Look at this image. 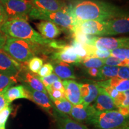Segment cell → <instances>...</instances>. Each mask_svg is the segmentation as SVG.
Returning a JSON list of instances; mask_svg holds the SVG:
<instances>
[{"instance_id": "obj_1", "label": "cell", "mask_w": 129, "mask_h": 129, "mask_svg": "<svg viewBox=\"0 0 129 129\" xmlns=\"http://www.w3.org/2000/svg\"><path fill=\"white\" fill-rule=\"evenodd\" d=\"M68 11L75 22L108 21L129 15L128 13L109 3L98 0H83L68 6Z\"/></svg>"}, {"instance_id": "obj_2", "label": "cell", "mask_w": 129, "mask_h": 129, "mask_svg": "<svg viewBox=\"0 0 129 129\" xmlns=\"http://www.w3.org/2000/svg\"><path fill=\"white\" fill-rule=\"evenodd\" d=\"M0 30L7 37L43 46L48 45L52 41L44 38L32 28L26 20L22 19L7 20L0 27Z\"/></svg>"}, {"instance_id": "obj_3", "label": "cell", "mask_w": 129, "mask_h": 129, "mask_svg": "<svg viewBox=\"0 0 129 129\" xmlns=\"http://www.w3.org/2000/svg\"><path fill=\"white\" fill-rule=\"evenodd\" d=\"M87 122L97 129H117L129 122V116L120 109L96 111L86 120Z\"/></svg>"}, {"instance_id": "obj_4", "label": "cell", "mask_w": 129, "mask_h": 129, "mask_svg": "<svg viewBox=\"0 0 129 129\" xmlns=\"http://www.w3.org/2000/svg\"><path fill=\"white\" fill-rule=\"evenodd\" d=\"M38 45L17 38H8L2 49L14 60L27 62L34 57L38 51Z\"/></svg>"}, {"instance_id": "obj_5", "label": "cell", "mask_w": 129, "mask_h": 129, "mask_svg": "<svg viewBox=\"0 0 129 129\" xmlns=\"http://www.w3.org/2000/svg\"><path fill=\"white\" fill-rule=\"evenodd\" d=\"M29 17L33 19L49 21L56 25L72 30L75 25V20L71 16L68 7L59 12H47L33 7L29 14Z\"/></svg>"}, {"instance_id": "obj_6", "label": "cell", "mask_w": 129, "mask_h": 129, "mask_svg": "<svg viewBox=\"0 0 129 129\" xmlns=\"http://www.w3.org/2000/svg\"><path fill=\"white\" fill-rule=\"evenodd\" d=\"M4 7L8 20L15 19H28L29 14L34 7L30 1L26 0H0Z\"/></svg>"}, {"instance_id": "obj_7", "label": "cell", "mask_w": 129, "mask_h": 129, "mask_svg": "<svg viewBox=\"0 0 129 129\" xmlns=\"http://www.w3.org/2000/svg\"><path fill=\"white\" fill-rule=\"evenodd\" d=\"M106 22L97 20L78 21L76 22L71 31L72 33L79 32L85 34L100 37H102L104 32Z\"/></svg>"}, {"instance_id": "obj_8", "label": "cell", "mask_w": 129, "mask_h": 129, "mask_svg": "<svg viewBox=\"0 0 129 129\" xmlns=\"http://www.w3.org/2000/svg\"><path fill=\"white\" fill-rule=\"evenodd\" d=\"M127 33H129V15L106 21L102 37Z\"/></svg>"}, {"instance_id": "obj_9", "label": "cell", "mask_w": 129, "mask_h": 129, "mask_svg": "<svg viewBox=\"0 0 129 129\" xmlns=\"http://www.w3.org/2000/svg\"><path fill=\"white\" fill-rule=\"evenodd\" d=\"M93 46L98 49L110 51L118 48H129V38L97 37Z\"/></svg>"}, {"instance_id": "obj_10", "label": "cell", "mask_w": 129, "mask_h": 129, "mask_svg": "<svg viewBox=\"0 0 129 129\" xmlns=\"http://www.w3.org/2000/svg\"><path fill=\"white\" fill-rule=\"evenodd\" d=\"M22 68V64L19 62L13 59L3 50L0 49V72L17 76Z\"/></svg>"}, {"instance_id": "obj_11", "label": "cell", "mask_w": 129, "mask_h": 129, "mask_svg": "<svg viewBox=\"0 0 129 129\" xmlns=\"http://www.w3.org/2000/svg\"><path fill=\"white\" fill-rule=\"evenodd\" d=\"M17 77H19L21 80L23 81L25 85L31 88L32 89L45 93H47L44 85L40 80L38 75H36L31 72L28 71L25 68L22 67Z\"/></svg>"}, {"instance_id": "obj_12", "label": "cell", "mask_w": 129, "mask_h": 129, "mask_svg": "<svg viewBox=\"0 0 129 129\" xmlns=\"http://www.w3.org/2000/svg\"><path fill=\"white\" fill-rule=\"evenodd\" d=\"M65 98L72 105L81 104L80 84L75 81L66 80L62 81Z\"/></svg>"}, {"instance_id": "obj_13", "label": "cell", "mask_w": 129, "mask_h": 129, "mask_svg": "<svg viewBox=\"0 0 129 129\" xmlns=\"http://www.w3.org/2000/svg\"><path fill=\"white\" fill-rule=\"evenodd\" d=\"M24 86L29 93L30 100L34 102L35 104L41 106L42 108L45 109L50 114H52L53 105L50 98L48 96L47 93L33 90L26 85H24Z\"/></svg>"}, {"instance_id": "obj_14", "label": "cell", "mask_w": 129, "mask_h": 129, "mask_svg": "<svg viewBox=\"0 0 129 129\" xmlns=\"http://www.w3.org/2000/svg\"><path fill=\"white\" fill-rule=\"evenodd\" d=\"M35 25L41 36L46 39L51 40L57 38L62 33V30L57 25L49 21L41 20Z\"/></svg>"}, {"instance_id": "obj_15", "label": "cell", "mask_w": 129, "mask_h": 129, "mask_svg": "<svg viewBox=\"0 0 129 129\" xmlns=\"http://www.w3.org/2000/svg\"><path fill=\"white\" fill-rule=\"evenodd\" d=\"M30 2L36 9L51 12L64 10L68 7L61 0H31Z\"/></svg>"}, {"instance_id": "obj_16", "label": "cell", "mask_w": 129, "mask_h": 129, "mask_svg": "<svg viewBox=\"0 0 129 129\" xmlns=\"http://www.w3.org/2000/svg\"><path fill=\"white\" fill-rule=\"evenodd\" d=\"M51 57L54 60L67 63H78L81 61L71 46H65L60 51L53 53Z\"/></svg>"}, {"instance_id": "obj_17", "label": "cell", "mask_w": 129, "mask_h": 129, "mask_svg": "<svg viewBox=\"0 0 129 129\" xmlns=\"http://www.w3.org/2000/svg\"><path fill=\"white\" fill-rule=\"evenodd\" d=\"M93 106L96 111H111L117 108L114 100L100 87H99V94Z\"/></svg>"}, {"instance_id": "obj_18", "label": "cell", "mask_w": 129, "mask_h": 129, "mask_svg": "<svg viewBox=\"0 0 129 129\" xmlns=\"http://www.w3.org/2000/svg\"><path fill=\"white\" fill-rule=\"evenodd\" d=\"M81 104L86 106L95 101L99 94V87L93 84H80Z\"/></svg>"}, {"instance_id": "obj_19", "label": "cell", "mask_w": 129, "mask_h": 129, "mask_svg": "<svg viewBox=\"0 0 129 129\" xmlns=\"http://www.w3.org/2000/svg\"><path fill=\"white\" fill-rule=\"evenodd\" d=\"M96 111L93 105H90L86 106L83 104H80L72 106L69 115L76 120L82 121L86 120Z\"/></svg>"}, {"instance_id": "obj_20", "label": "cell", "mask_w": 129, "mask_h": 129, "mask_svg": "<svg viewBox=\"0 0 129 129\" xmlns=\"http://www.w3.org/2000/svg\"><path fill=\"white\" fill-rule=\"evenodd\" d=\"M53 66V71L59 78L63 80H68V79H75L74 74V69L72 66H71L67 63L56 61V62Z\"/></svg>"}, {"instance_id": "obj_21", "label": "cell", "mask_w": 129, "mask_h": 129, "mask_svg": "<svg viewBox=\"0 0 129 129\" xmlns=\"http://www.w3.org/2000/svg\"><path fill=\"white\" fill-rule=\"evenodd\" d=\"M4 96L9 103L19 99L30 100L29 93L24 85H19L10 87L4 93Z\"/></svg>"}, {"instance_id": "obj_22", "label": "cell", "mask_w": 129, "mask_h": 129, "mask_svg": "<svg viewBox=\"0 0 129 129\" xmlns=\"http://www.w3.org/2000/svg\"><path fill=\"white\" fill-rule=\"evenodd\" d=\"M56 115L58 129H89L86 125L69 118L66 114L58 112Z\"/></svg>"}, {"instance_id": "obj_23", "label": "cell", "mask_w": 129, "mask_h": 129, "mask_svg": "<svg viewBox=\"0 0 129 129\" xmlns=\"http://www.w3.org/2000/svg\"><path fill=\"white\" fill-rule=\"evenodd\" d=\"M98 87H104L105 86H110L115 88L119 92H124L129 90V80H124L115 77L109 80L98 82Z\"/></svg>"}, {"instance_id": "obj_24", "label": "cell", "mask_w": 129, "mask_h": 129, "mask_svg": "<svg viewBox=\"0 0 129 129\" xmlns=\"http://www.w3.org/2000/svg\"><path fill=\"white\" fill-rule=\"evenodd\" d=\"M119 67L104 65L99 69L98 78L102 80H107L117 76Z\"/></svg>"}, {"instance_id": "obj_25", "label": "cell", "mask_w": 129, "mask_h": 129, "mask_svg": "<svg viewBox=\"0 0 129 129\" xmlns=\"http://www.w3.org/2000/svg\"><path fill=\"white\" fill-rule=\"evenodd\" d=\"M17 82V77L0 72V91H6Z\"/></svg>"}, {"instance_id": "obj_26", "label": "cell", "mask_w": 129, "mask_h": 129, "mask_svg": "<svg viewBox=\"0 0 129 129\" xmlns=\"http://www.w3.org/2000/svg\"><path fill=\"white\" fill-rule=\"evenodd\" d=\"M72 47L81 60L89 58V45L82 44L75 40L72 42Z\"/></svg>"}, {"instance_id": "obj_27", "label": "cell", "mask_w": 129, "mask_h": 129, "mask_svg": "<svg viewBox=\"0 0 129 129\" xmlns=\"http://www.w3.org/2000/svg\"><path fill=\"white\" fill-rule=\"evenodd\" d=\"M59 112L64 114H69L73 105L68 100L64 99L60 100L51 99Z\"/></svg>"}, {"instance_id": "obj_28", "label": "cell", "mask_w": 129, "mask_h": 129, "mask_svg": "<svg viewBox=\"0 0 129 129\" xmlns=\"http://www.w3.org/2000/svg\"><path fill=\"white\" fill-rule=\"evenodd\" d=\"M74 40L82 44L89 45L93 46L94 43L96 40L97 37L95 35H91L85 34L81 32H73Z\"/></svg>"}, {"instance_id": "obj_29", "label": "cell", "mask_w": 129, "mask_h": 129, "mask_svg": "<svg viewBox=\"0 0 129 129\" xmlns=\"http://www.w3.org/2000/svg\"><path fill=\"white\" fill-rule=\"evenodd\" d=\"M116 107H129V90L124 92H120L117 98L114 100Z\"/></svg>"}, {"instance_id": "obj_30", "label": "cell", "mask_w": 129, "mask_h": 129, "mask_svg": "<svg viewBox=\"0 0 129 129\" xmlns=\"http://www.w3.org/2000/svg\"><path fill=\"white\" fill-rule=\"evenodd\" d=\"M80 63H81L84 67L87 68H95L99 69L104 65L103 59L97 57H91L83 59Z\"/></svg>"}, {"instance_id": "obj_31", "label": "cell", "mask_w": 129, "mask_h": 129, "mask_svg": "<svg viewBox=\"0 0 129 129\" xmlns=\"http://www.w3.org/2000/svg\"><path fill=\"white\" fill-rule=\"evenodd\" d=\"M43 65V60L41 58L34 56L27 62V67L29 70L34 74H38Z\"/></svg>"}, {"instance_id": "obj_32", "label": "cell", "mask_w": 129, "mask_h": 129, "mask_svg": "<svg viewBox=\"0 0 129 129\" xmlns=\"http://www.w3.org/2000/svg\"><path fill=\"white\" fill-rule=\"evenodd\" d=\"M111 56V51L107 50L98 49L94 46H91L90 50V57H97L101 59H104Z\"/></svg>"}, {"instance_id": "obj_33", "label": "cell", "mask_w": 129, "mask_h": 129, "mask_svg": "<svg viewBox=\"0 0 129 129\" xmlns=\"http://www.w3.org/2000/svg\"><path fill=\"white\" fill-rule=\"evenodd\" d=\"M111 56L121 60L129 59V48H118L111 51Z\"/></svg>"}, {"instance_id": "obj_34", "label": "cell", "mask_w": 129, "mask_h": 129, "mask_svg": "<svg viewBox=\"0 0 129 129\" xmlns=\"http://www.w3.org/2000/svg\"><path fill=\"white\" fill-rule=\"evenodd\" d=\"M39 77V76H38ZM40 80L43 83V84L44 85L45 88L50 87L51 85H52L53 83L57 81L61 80L60 78L58 77L55 74H51L50 75L45 77H40Z\"/></svg>"}, {"instance_id": "obj_35", "label": "cell", "mask_w": 129, "mask_h": 129, "mask_svg": "<svg viewBox=\"0 0 129 129\" xmlns=\"http://www.w3.org/2000/svg\"><path fill=\"white\" fill-rule=\"evenodd\" d=\"M12 109L11 106H9L0 112V129H6V122L12 112Z\"/></svg>"}, {"instance_id": "obj_36", "label": "cell", "mask_w": 129, "mask_h": 129, "mask_svg": "<svg viewBox=\"0 0 129 129\" xmlns=\"http://www.w3.org/2000/svg\"><path fill=\"white\" fill-rule=\"evenodd\" d=\"M53 72V66L50 63H47L43 64L41 68L38 72V75L40 77H45L50 75Z\"/></svg>"}, {"instance_id": "obj_37", "label": "cell", "mask_w": 129, "mask_h": 129, "mask_svg": "<svg viewBox=\"0 0 129 129\" xmlns=\"http://www.w3.org/2000/svg\"><path fill=\"white\" fill-rule=\"evenodd\" d=\"M104 64L111 67H121L122 60L118 59V58L114 57V56H109V57L103 59Z\"/></svg>"}, {"instance_id": "obj_38", "label": "cell", "mask_w": 129, "mask_h": 129, "mask_svg": "<svg viewBox=\"0 0 129 129\" xmlns=\"http://www.w3.org/2000/svg\"><path fill=\"white\" fill-rule=\"evenodd\" d=\"M47 92L48 93L50 99L60 100L64 99L65 98V94L64 91H61L58 90H52V89H46Z\"/></svg>"}, {"instance_id": "obj_39", "label": "cell", "mask_w": 129, "mask_h": 129, "mask_svg": "<svg viewBox=\"0 0 129 129\" xmlns=\"http://www.w3.org/2000/svg\"><path fill=\"white\" fill-rule=\"evenodd\" d=\"M117 77L124 80H129V68L127 67H119Z\"/></svg>"}, {"instance_id": "obj_40", "label": "cell", "mask_w": 129, "mask_h": 129, "mask_svg": "<svg viewBox=\"0 0 129 129\" xmlns=\"http://www.w3.org/2000/svg\"><path fill=\"white\" fill-rule=\"evenodd\" d=\"M6 91H0V112L3 111L8 106H10V103H9L6 97L4 96V93Z\"/></svg>"}, {"instance_id": "obj_41", "label": "cell", "mask_w": 129, "mask_h": 129, "mask_svg": "<svg viewBox=\"0 0 129 129\" xmlns=\"http://www.w3.org/2000/svg\"><path fill=\"white\" fill-rule=\"evenodd\" d=\"M105 90V91L111 97L113 100L115 99L120 94V92L116 90L115 88L111 87L110 86H105L104 87H102Z\"/></svg>"}, {"instance_id": "obj_42", "label": "cell", "mask_w": 129, "mask_h": 129, "mask_svg": "<svg viewBox=\"0 0 129 129\" xmlns=\"http://www.w3.org/2000/svg\"><path fill=\"white\" fill-rule=\"evenodd\" d=\"M48 88L52 90H61V91H64V88L62 80H59L57 81H55L52 85H51L50 86L46 88V89H48Z\"/></svg>"}, {"instance_id": "obj_43", "label": "cell", "mask_w": 129, "mask_h": 129, "mask_svg": "<svg viewBox=\"0 0 129 129\" xmlns=\"http://www.w3.org/2000/svg\"><path fill=\"white\" fill-rule=\"evenodd\" d=\"M8 20L7 16L6 15L4 7L0 3V27Z\"/></svg>"}, {"instance_id": "obj_44", "label": "cell", "mask_w": 129, "mask_h": 129, "mask_svg": "<svg viewBox=\"0 0 129 129\" xmlns=\"http://www.w3.org/2000/svg\"><path fill=\"white\" fill-rule=\"evenodd\" d=\"M99 69L95 68L87 69V73L88 74V75L93 77H98V75H99Z\"/></svg>"}, {"instance_id": "obj_45", "label": "cell", "mask_w": 129, "mask_h": 129, "mask_svg": "<svg viewBox=\"0 0 129 129\" xmlns=\"http://www.w3.org/2000/svg\"><path fill=\"white\" fill-rule=\"evenodd\" d=\"M6 38L5 35L3 34L2 33H0V49H2L3 47L6 44Z\"/></svg>"}, {"instance_id": "obj_46", "label": "cell", "mask_w": 129, "mask_h": 129, "mask_svg": "<svg viewBox=\"0 0 129 129\" xmlns=\"http://www.w3.org/2000/svg\"><path fill=\"white\" fill-rule=\"evenodd\" d=\"M121 67H127L129 68V59H124V60H122Z\"/></svg>"}, {"instance_id": "obj_47", "label": "cell", "mask_w": 129, "mask_h": 129, "mask_svg": "<svg viewBox=\"0 0 129 129\" xmlns=\"http://www.w3.org/2000/svg\"><path fill=\"white\" fill-rule=\"evenodd\" d=\"M117 129H127V128H126V127H125V124L124 125H123V126L121 127H120V128H117Z\"/></svg>"}, {"instance_id": "obj_48", "label": "cell", "mask_w": 129, "mask_h": 129, "mask_svg": "<svg viewBox=\"0 0 129 129\" xmlns=\"http://www.w3.org/2000/svg\"><path fill=\"white\" fill-rule=\"evenodd\" d=\"M26 1H31V0H26Z\"/></svg>"}]
</instances>
